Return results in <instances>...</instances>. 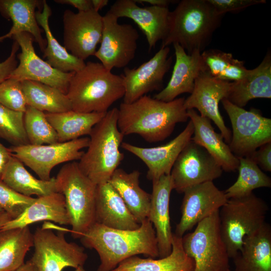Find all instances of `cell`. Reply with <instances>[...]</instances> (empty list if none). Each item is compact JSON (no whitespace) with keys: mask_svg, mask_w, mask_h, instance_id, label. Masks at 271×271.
Returning a JSON list of instances; mask_svg holds the SVG:
<instances>
[{"mask_svg":"<svg viewBox=\"0 0 271 271\" xmlns=\"http://www.w3.org/2000/svg\"><path fill=\"white\" fill-rule=\"evenodd\" d=\"M80 240L85 247L98 254L100 263L97 271H112L123 260L138 254L159 257L155 230L148 218L135 230L113 229L95 223Z\"/></svg>","mask_w":271,"mask_h":271,"instance_id":"obj_1","label":"cell"},{"mask_svg":"<svg viewBox=\"0 0 271 271\" xmlns=\"http://www.w3.org/2000/svg\"><path fill=\"white\" fill-rule=\"evenodd\" d=\"M184 97L165 102L145 95L131 103L122 102L117 126L123 135L137 134L149 143L165 140L177 123L189 118Z\"/></svg>","mask_w":271,"mask_h":271,"instance_id":"obj_2","label":"cell"},{"mask_svg":"<svg viewBox=\"0 0 271 271\" xmlns=\"http://www.w3.org/2000/svg\"><path fill=\"white\" fill-rule=\"evenodd\" d=\"M223 16L215 11L207 0H182L170 12L168 32L161 48L178 44L188 54L202 52L209 45Z\"/></svg>","mask_w":271,"mask_h":271,"instance_id":"obj_3","label":"cell"},{"mask_svg":"<svg viewBox=\"0 0 271 271\" xmlns=\"http://www.w3.org/2000/svg\"><path fill=\"white\" fill-rule=\"evenodd\" d=\"M124 92L122 75L112 73L101 63L89 61L74 72L66 95L74 111L106 113Z\"/></svg>","mask_w":271,"mask_h":271,"instance_id":"obj_4","label":"cell"},{"mask_svg":"<svg viewBox=\"0 0 271 271\" xmlns=\"http://www.w3.org/2000/svg\"><path fill=\"white\" fill-rule=\"evenodd\" d=\"M118 109L114 107L92 128L86 152L78 163L81 171L95 184L108 182L123 160L119 150L124 137L117 126Z\"/></svg>","mask_w":271,"mask_h":271,"instance_id":"obj_5","label":"cell"},{"mask_svg":"<svg viewBox=\"0 0 271 271\" xmlns=\"http://www.w3.org/2000/svg\"><path fill=\"white\" fill-rule=\"evenodd\" d=\"M58 192L65 207L74 238H81L95 223L96 185L86 177L76 162L64 165L56 177Z\"/></svg>","mask_w":271,"mask_h":271,"instance_id":"obj_6","label":"cell"},{"mask_svg":"<svg viewBox=\"0 0 271 271\" xmlns=\"http://www.w3.org/2000/svg\"><path fill=\"white\" fill-rule=\"evenodd\" d=\"M268 209L266 203L253 192L228 199L220 208V230L229 258H233L240 251L246 235L265 223Z\"/></svg>","mask_w":271,"mask_h":271,"instance_id":"obj_7","label":"cell"},{"mask_svg":"<svg viewBox=\"0 0 271 271\" xmlns=\"http://www.w3.org/2000/svg\"><path fill=\"white\" fill-rule=\"evenodd\" d=\"M217 211L182 237L183 249L195 263L194 271H226L230 268L227 247L222 237Z\"/></svg>","mask_w":271,"mask_h":271,"instance_id":"obj_8","label":"cell"},{"mask_svg":"<svg viewBox=\"0 0 271 271\" xmlns=\"http://www.w3.org/2000/svg\"><path fill=\"white\" fill-rule=\"evenodd\" d=\"M66 229L55 232L38 227L33 234L34 251L30 259L39 271H62L67 267H83L88 255L83 247L65 238Z\"/></svg>","mask_w":271,"mask_h":271,"instance_id":"obj_9","label":"cell"},{"mask_svg":"<svg viewBox=\"0 0 271 271\" xmlns=\"http://www.w3.org/2000/svg\"><path fill=\"white\" fill-rule=\"evenodd\" d=\"M232 125L228 144L237 157H249L257 149L271 142V119L256 109L246 110L224 98L221 100Z\"/></svg>","mask_w":271,"mask_h":271,"instance_id":"obj_10","label":"cell"},{"mask_svg":"<svg viewBox=\"0 0 271 271\" xmlns=\"http://www.w3.org/2000/svg\"><path fill=\"white\" fill-rule=\"evenodd\" d=\"M89 138H80L71 141L52 144H30L9 148L12 156L31 168L43 180L51 178L52 170L63 163L79 160L87 148Z\"/></svg>","mask_w":271,"mask_h":271,"instance_id":"obj_11","label":"cell"},{"mask_svg":"<svg viewBox=\"0 0 271 271\" xmlns=\"http://www.w3.org/2000/svg\"><path fill=\"white\" fill-rule=\"evenodd\" d=\"M139 36L131 25L119 24L118 18L107 12L103 16L100 46L94 56L109 71L124 68L135 56Z\"/></svg>","mask_w":271,"mask_h":271,"instance_id":"obj_12","label":"cell"},{"mask_svg":"<svg viewBox=\"0 0 271 271\" xmlns=\"http://www.w3.org/2000/svg\"><path fill=\"white\" fill-rule=\"evenodd\" d=\"M223 170L202 147L191 140L179 155L170 176L173 189L183 193L188 188L220 177Z\"/></svg>","mask_w":271,"mask_h":271,"instance_id":"obj_13","label":"cell"},{"mask_svg":"<svg viewBox=\"0 0 271 271\" xmlns=\"http://www.w3.org/2000/svg\"><path fill=\"white\" fill-rule=\"evenodd\" d=\"M63 24L64 47L67 51L83 61L94 55L101 40L103 16L93 9L77 13L66 10Z\"/></svg>","mask_w":271,"mask_h":271,"instance_id":"obj_14","label":"cell"},{"mask_svg":"<svg viewBox=\"0 0 271 271\" xmlns=\"http://www.w3.org/2000/svg\"><path fill=\"white\" fill-rule=\"evenodd\" d=\"M16 41L21 52L17 55L19 64L9 78L20 82L31 80L55 87L66 94L69 82L74 72L65 73L52 67L36 53L33 37L28 33L16 35Z\"/></svg>","mask_w":271,"mask_h":271,"instance_id":"obj_15","label":"cell"},{"mask_svg":"<svg viewBox=\"0 0 271 271\" xmlns=\"http://www.w3.org/2000/svg\"><path fill=\"white\" fill-rule=\"evenodd\" d=\"M230 88V82L216 79L205 70L195 79L193 90L185 99L184 103L187 110L196 109L200 115L213 121L228 145L231 140V132L225 125L219 112V103L227 98Z\"/></svg>","mask_w":271,"mask_h":271,"instance_id":"obj_16","label":"cell"},{"mask_svg":"<svg viewBox=\"0 0 271 271\" xmlns=\"http://www.w3.org/2000/svg\"><path fill=\"white\" fill-rule=\"evenodd\" d=\"M181 207V217L174 234L182 237L203 219L219 210L228 199L213 181L206 182L186 189Z\"/></svg>","mask_w":271,"mask_h":271,"instance_id":"obj_17","label":"cell"},{"mask_svg":"<svg viewBox=\"0 0 271 271\" xmlns=\"http://www.w3.org/2000/svg\"><path fill=\"white\" fill-rule=\"evenodd\" d=\"M169 47L161 49L148 61L137 68L125 67L121 75L124 86L123 102L131 103L147 93L161 89L165 74L169 71L172 57Z\"/></svg>","mask_w":271,"mask_h":271,"instance_id":"obj_18","label":"cell"},{"mask_svg":"<svg viewBox=\"0 0 271 271\" xmlns=\"http://www.w3.org/2000/svg\"><path fill=\"white\" fill-rule=\"evenodd\" d=\"M194 126L190 120L185 129L167 144L155 147L143 148L123 142L121 147L141 159L147 166V178L152 181L164 175H170L180 153L190 142Z\"/></svg>","mask_w":271,"mask_h":271,"instance_id":"obj_19","label":"cell"},{"mask_svg":"<svg viewBox=\"0 0 271 271\" xmlns=\"http://www.w3.org/2000/svg\"><path fill=\"white\" fill-rule=\"evenodd\" d=\"M168 8L150 6L142 8L134 0H117L108 12L118 19H131L145 35L149 50L166 36L168 28Z\"/></svg>","mask_w":271,"mask_h":271,"instance_id":"obj_20","label":"cell"},{"mask_svg":"<svg viewBox=\"0 0 271 271\" xmlns=\"http://www.w3.org/2000/svg\"><path fill=\"white\" fill-rule=\"evenodd\" d=\"M153 190L148 219L153 224L158 243L159 257L172 251V232L169 213L170 195L173 190L170 175H164L152 181Z\"/></svg>","mask_w":271,"mask_h":271,"instance_id":"obj_21","label":"cell"},{"mask_svg":"<svg viewBox=\"0 0 271 271\" xmlns=\"http://www.w3.org/2000/svg\"><path fill=\"white\" fill-rule=\"evenodd\" d=\"M173 45L176 61L171 78L167 86L154 96L165 102L171 101L184 93L191 94L195 79L202 71L207 70L201 52L195 50L188 54L178 44Z\"/></svg>","mask_w":271,"mask_h":271,"instance_id":"obj_22","label":"cell"},{"mask_svg":"<svg viewBox=\"0 0 271 271\" xmlns=\"http://www.w3.org/2000/svg\"><path fill=\"white\" fill-rule=\"evenodd\" d=\"M95 223L121 230H135L141 225L109 182L96 186Z\"/></svg>","mask_w":271,"mask_h":271,"instance_id":"obj_23","label":"cell"},{"mask_svg":"<svg viewBox=\"0 0 271 271\" xmlns=\"http://www.w3.org/2000/svg\"><path fill=\"white\" fill-rule=\"evenodd\" d=\"M188 117L194 126L191 141L204 148L226 172H235L239 166L238 158L223 141L221 133L216 132L211 120L199 114L195 109L187 110Z\"/></svg>","mask_w":271,"mask_h":271,"instance_id":"obj_24","label":"cell"},{"mask_svg":"<svg viewBox=\"0 0 271 271\" xmlns=\"http://www.w3.org/2000/svg\"><path fill=\"white\" fill-rule=\"evenodd\" d=\"M42 4L43 1L0 0V14L13 23L9 32L0 36V42L13 38L18 34L28 33L32 36L43 52L46 41L42 36V30L36 18V9Z\"/></svg>","mask_w":271,"mask_h":271,"instance_id":"obj_25","label":"cell"},{"mask_svg":"<svg viewBox=\"0 0 271 271\" xmlns=\"http://www.w3.org/2000/svg\"><path fill=\"white\" fill-rule=\"evenodd\" d=\"M235 271H271V227L265 222L246 235L233 258Z\"/></svg>","mask_w":271,"mask_h":271,"instance_id":"obj_26","label":"cell"},{"mask_svg":"<svg viewBox=\"0 0 271 271\" xmlns=\"http://www.w3.org/2000/svg\"><path fill=\"white\" fill-rule=\"evenodd\" d=\"M271 98V54H266L260 64L249 70L241 79L230 82L227 97L232 103L243 108L248 102L255 98Z\"/></svg>","mask_w":271,"mask_h":271,"instance_id":"obj_27","label":"cell"},{"mask_svg":"<svg viewBox=\"0 0 271 271\" xmlns=\"http://www.w3.org/2000/svg\"><path fill=\"white\" fill-rule=\"evenodd\" d=\"M42 221L70 225L64 197L61 193H53L35 198L22 214L8 222L1 230L23 227Z\"/></svg>","mask_w":271,"mask_h":271,"instance_id":"obj_28","label":"cell"},{"mask_svg":"<svg viewBox=\"0 0 271 271\" xmlns=\"http://www.w3.org/2000/svg\"><path fill=\"white\" fill-rule=\"evenodd\" d=\"M194 268L193 259L183 249L182 237L173 233L172 251L168 256L159 259L132 256L121 261L112 271H194Z\"/></svg>","mask_w":271,"mask_h":271,"instance_id":"obj_29","label":"cell"},{"mask_svg":"<svg viewBox=\"0 0 271 271\" xmlns=\"http://www.w3.org/2000/svg\"><path fill=\"white\" fill-rule=\"evenodd\" d=\"M140 175L138 170L127 173L117 168L108 181L140 224L148 218L151 202V194L140 186Z\"/></svg>","mask_w":271,"mask_h":271,"instance_id":"obj_30","label":"cell"},{"mask_svg":"<svg viewBox=\"0 0 271 271\" xmlns=\"http://www.w3.org/2000/svg\"><path fill=\"white\" fill-rule=\"evenodd\" d=\"M42 11L36 12L37 23L45 33L46 46L43 52L46 62L52 67L65 73L76 72L85 65L82 60L70 53L60 44L50 29L49 20L51 10L45 1H43Z\"/></svg>","mask_w":271,"mask_h":271,"instance_id":"obj_31","label":"cell"},{"mask_svg":"<svg viewBox=\"0 0 271 271\" xmlns=\"http://www.w3.org/2000/svg\"><path fill=\"white\" fill-rule=\"evenodd\" d=\"M106 113H85L72 109L60 113L45 114L57 134L58 142L64 143L89 135L93 126Z\"/></svg>","mask_w":271,"mask_h":271,"instance_id":"obj_32","label":"cell"},{"mask_svg":"<svg viewBox=\"0 0 271 271\" xmlns=\"http://www.w3.org/2000/svg\"><path fill=\"white\" fill-rule=\"evenodd\" d=\"M1 180L18 193L28 197H41L58 192L56 178L38 179L25 168L24 164L12 156Z\"/></svg>","mask_w":271,"mask_h":271,"instance_id":"obj_33","label":"cell"},{"mask_svg":"<svg viewBox=\"0 0 271 271\" xmlns=\"http://www.w3.org/2000/svg\"><path fill=\"white\" fill-rule=\"evenodd\" d=\"M33 246V234L29 226L0 230V271H14L22 265Z\"/></svg>","mask_w":271,"mask_h":271,"instance_id":"obj_34","label":"cell"},{"mask_svg":"<svg viewBox=\"0 0 271 271\" xmlns=\"http://www.w3.org/2000/svg\"><path fill=\"white\" fill-rule=\"evenodd\" d=\"M21 84L28 106L51 113L72 109L66 94L55 87L31 80L21 81Z\"/></svg>","mask_w":271,"mask_h":271,"instance_id":"obj_35","label":"cell"},{"mask_svg":"<svg viewBox=\"0 0 271 271\" xmlns=\"http://www.w3.org/2000/svg\"><path fill=\"white\" fill-rule=\"evenodd\" d=\"M238 177L224 192L227 199L248 195L259 188L271 187V179L249 157H237Z\"/></svg>","mask_w":271,"mask_h":271,"instance_id":"obj_36","label":"cell"},{"mask_svg":"<svg viewBox=\"0 0 271 271\" xmlns=\"http://www.w3.org/2000/svg\"><path fill=\"white\" fill-rule=\"evenodd\" d=\"M201 56L207 70L213 77L225 81H236L245 76L249 70L244 62L232 54L217 49L204 50Z\"/></svg>","mask_w":271,"mask_h":271,"instance_id":"obj_37","label":"cell"},{"mask_svg":"<svg viewBox=\"0 0 271 271\" xmlns=\"http://www.w3.org/2000/svg\"><path fill=\"white\" fill-rule=\"evenodd\" d=\"M24 120L29 144L42 145L59 142L57 134L44 112L27 105Z\"/></svg>","mask_w":271,"mask_h":271,"instance_id":"obj_38","label":"cell"},{"mask_svg":"<svg viewBox=\"0 0 271 271\" xmlns=\"http://www.w3.org/2000/svg\"><path fill=\"white\" fill-rule=\"evenodd\" d=\"M24 117V112L10 109L0 104V138L13 146L29 144Z\"/></svg>","mask_w":271,"mask_h":271,"instance_id":"obj_39","label":"cell"},{"mask_svg":"<svg viewBox=\"0 0 271 271\" xmlns=\"http://www.w3.org/2000/svg\"><path fill=\"white\" fill-rule=\"evenodd\" d=\"M35 199L18 193L0 180V207L13 219L22 214Z\"/></svg>","mask_w":271,"mask_h":271,"instance_id":"obj_40","label":"cell"},{"mask_svg":"<svg viewBox=\"0 0 271 271\" xmlns=\"http://www.w3.org/2000/svg\"><path fill=\"white\" fill-rule=\"evenodd\" d=\"M0 104L15 111L25 112L27 104L21 82L8 78L0 84Z\"/></svg>","mask_w":271,"mask_h":271,"instance_id":"obj_41","label":"cell"},{"mask_svg":"<svg viewBox=\"0 0 271 271\" xmlns=\"http://www.w3.org/2000/svg\"><path fill=\"white\" fill-rule=\"evenodd\" d=\"M215 11L223 16L228 12L237 13L256 5L265 4V0H207Z\"/></svg>","mask_w":271,"mask_h":271,"instance_id":"obj_42","label":"cell"},{"mask_svg":"<svg viewBox=\"0 0 271 271\" xmlns=\"http://www.w3.org/2000/svg\"><path fill=\"white\" fill-rule=\"evenodd\" d=\"M20 47L14 40L11 52L9 56L4 61L0 62V84L8 79L18 65L17 52Z\"/></svg>","mask_w":271,"mask_h":271,"instance_id":"obj_43","label":"cell"},{"mask_svg":"<svg viewBox=\"0 0 271 271\" xmlns=\"http://www.w3.org/2000/svg\"><path fill=\"white\" fill-rule=\"evenodd\" d=\"M262 170L271 171V142L267 143L253 152L249 157Z\"/></svg>","mask_w":271,"mask_h":271,"instance_id":"obj_44","label":"cell"},{"mask_svg":"<svg viewBox=\"0 0 271 271\" xmlns=\"http://www.w3.org/2000/svg\"><path fill=\"white\" fill-rule=\"evenodd\" d=\"M54 2L71 5L78 9V12H86L93 9L91 0H55Z\"/></svg>","mask_w":271,"mask_h":271,"instance_id":"obj_45","label":"cell"},{"mask_svg":"<svg viewBox=\"0 0 271 271\" xmlns=\"http://www.w3.org/2000/svg\"><path fill=\"white\" fill-rule=\"evenodd\" d=\"M12 157L9 149L0 143V180Z\"/></svg>","mask_w":271,"mask_h":271,"instance_id":"obj_46","label":"cell"},{"mask_svg":"<svg viewBox=\"0 0 271 271\" xmlns=\"http://www.w3.org/2000/svg\"><path fill=\"white\" fill-rule=\"evenodd\" d=\"M137 3H148L151 6L168 8L173 3L171 0H134Z\"/></svg>","mask_w":271,"mask_h":271,"instance_id":"obj_47","label":"cell"},{"mask_svg":"<svg viewBox=\"0 0 271 271\" xmlns=\"http://www.w3.org/2000/svg\"><path fill=\"white\" fill-rule=\"evenodd\" d=\"M14 271H39L31 259L26 262Z\"/></svg>","mask_w":271,"mask_h":271,"instance_id":"obj_48","label":"cell"},{"mask_svg":"<svg viewBox=\"0 0 271 271\" xmlns=\"http://www.w3.org/2000/svg\"><path fill=\"white\" fill-rule=\"evenodd\" d=\"M93 9L98 12L108 4V0H91Z\"/></svg>","mask_w":271,"mask_h":271,"instance_id":"obj_49","label":"cell"},{"mask_svg":"<svg viewBox=\"0 0 271 271\" xmlns=\"http://www.w3.org/2000/svg\"><path fill=\"white\" fill-rule=\"evenodd\" d=\"M12 219L11 216L5 211L0 212V230L6 223Z\"/></svg>","mask_w":271,"mask_h":271,"instance_id":"obj_50","label":"cell"},{"mask_svg":"<svg viewBox=\"0 0 271 271\" xmlns=\"http://www.w3.org/2000/svg\"><path fill=\"white\" fill-rule=\"evenodd\" d=\"M73 271H85L83 268V267L80 266L76 268H75V269Z\"/></svg>","mask_w":271,"mask_h":271,"instance_id":"obj_51","label":"cell"},{"mask_svg":"<svg viewBox=\"0 0 271 271\" xmlns=\"http://www.w3.org/2000/svg\"><path fill=\"white\" fill-rule=\"evenodd\" d=\"M4 211L0 207V212Z\"/></svg>","mask_w":271,"mask_h":271,"instance_id":"obj_52","label":"cell"},{"mask_svg":"<svg viewBox=\"0 0 271 271\" xmlns=\"http://www.w3.org/2000/svg\"><path fill=\"white\" fill-rule=\"evenodd\" d=\"M226 271H231V270L230 269V268L227 269Z\"/></svg>","mask_w":271,"mask_h":271,"instance_id":"obj_53","label":"cell"}]
</instances>
